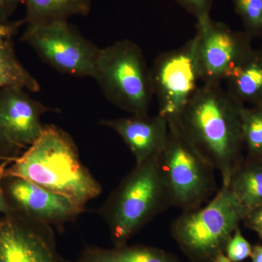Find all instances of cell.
<instances>
[{"instance_id": "2", "label": "cell", "mask_w": 262, "mask_h": 262, "mask_svg": "<svg viewBox=\"0 0 262 262\" xmlns=\"http://www.w3.org/2000/svg\"><path fill=\"white\" fill-rule=\"evenodd\" d=\"M5 177L28 180L66 196L84 210L102 191L81 161L70 134L54 125H44L37 140L10 163Z\"/></svg>"}, {"instance_id": "14", "label": "cell", "mask_w": 262, "mask_h": 262, "mask_svg": "<svg viewBox=\"0 0 262 262\" xmlns=\"http://www.w3.org/2000/svg\"><path fill=\"white\" fill-rule=\"evenodd\" d=\"M229 94L243 105L262 106V49L251 50L225 80Z\"/></svg>"}, {"instance_id": "7", "label": "cell", "mask_w": 262, "mask_h": 262, "mask_svg": "<svg viewBox=\"0 0 262 262\" xmlns=\"http://www.w3.org/2000/svg\"><path fill=\"white\" fill-rule=\"evenodd\" d=\"M21 40L58 72L92 78L101 48L86 39L68 20L27 25Z\"/></svg>"}, {"instance_id": "26", "label": "cell", "mask_w": 262, "mask_h": 262, "mask_svg": "<svg viewBox=\"0 0 262 262\" xmlns=\"http://www.w3.org/2000/svg\"><path fill=\"white\" fill-rule=\"evenodd\" d=\"M12 162L13 161H3L0 163V214L3 215L9 214L13 212L6 201L3 187V181L5 177V172Z\"/></svg>"}, {"instance_id": "8", "label": "cell", "mask_w": 262, "mask_h": 262, "mask_svg": "<svg viewBox=\"0 0 262 262\" xmlns=\"http://www.w3.org/2000/svg\"><path fill=\"white\" fill-rule=\"evenodd\" d=\"M150 72L153 94L159 106L158 115L168 123L178 122L201 81L195 36L182 47L162 53Z\"/></svg>"}, {"instance_id": "25", "label": "cell", "mask_w": 262, "mask_h": 262, "mask_svg": "<svg viewBox=\"0 0 262 262\" xmlns=\"http://www.w3.org/2000/svg\"><path fill=\"white\" fill-rule=\"evenodd\" d=\"M25 24L24 20L17 21H0V42L11 39L18 32L19 28Z\"/></svg>"}, {"instance_id": "20", "label": "cell", "mask_w": 262, "mask_h": 262, "mask_svg": "<svg viewBox=\"0 0 262 262\" xmlns=\"http://www.w3.org/2000/svg\"><path fill=\"white\" fill-rule=\"evenodd\" d=\"M242 20L244 32L252 39L262 38V0H232Z\"/></svg>"}, {"instance_id": "17", "label": "cell", "mask_w": 262, "mask_h": 262, "mask_svg": "<svg viewBox=\"0 0 262 262\" xmlns=\"http://www.w3.org/2000/svg\"><path fill=\"white\" fill-rule=\"evenodd\" d=\"M229 187L248 211L261 205V158L245 157L234 172Z\"/></svg>"}, {"instance_id": "6", "label": "cell", "mask_w": 262, "mask_h": 262, "mask_svg": "<svg viewBox=\"0 0 262 262\" xmlns=\"http://www.w3.org/2000/svg\"><path fill=\"white\" fill-rule=\"evenodd\" d=\"M160 167L172 206L183 211L201 207L216 191L215 169L204 159L177 122L168 123Z\"/></svg>"}, {"instance_id": "3", "label": "cell", "mask_w": 262, "mask_h": 262, "mask_svg": "<svg viewBox=\"0 0 262 262\" xmlns=\"http://www.w3.org/2000/svg\"><path fill=\"white\" fill-rule=\"evenodd\" d=\"M159 158L136 164L98 210L114 246L127 245L150 221L173 206Z\"/></svg>"}, {"instance_id": "10", "label": "cell", "mask_w": 262, "mask_h": 262, "mask_svg": "<svg viewBox=\"0 0 262 262\" xmlns=\"http://www.w3.org/2000/svg\"><path fill=\"white\" fill-rule=\"evenodd\" d=\"M0 262H72L62 257L51 226L12 212L0 218Z\"/></svg>"}, {"instance_id": "5", "label": "cell", "mask_w": 262, "mask_h": 262, "mask_svg": "<svg viewBox=\"0 0 262 262\" xmlns=\"http://www.w3.org/2000/svg\"><path fill=\"white\" fill-rule=\"evenodd\" d=\"M92 78L117 108L131 115H148L154 97L151 72L135 42L123 39L101 48Z\"/></svg>"}, {"instance_id": "4", "label": "cell", "mask_w": 262, "mask_h": 262, "mask_svg": "<svg viewBox=\"0 0 262 262\" xmlns=\"http://www.w3.org/2000/svg\"><path fill=\"white\" fill-rule=\"evenodd\" d=\"M247 212L229 186L222 185L206 206L183 211L170 231L191 261L214 262Z\"/></svg>"}, {"instance_id": "28", "label": "cell", "mask_w": 262, "mask_h": 262, "mask_svg": "<svg viewBox=\"0 0 262 262\" xmlns=\"http://www.w3.org/2000/svg\"><path fill=\"white\" fill-rule=\"evenodd\" d=\"M251 262H262V245L255 244L252 246L251 255Z\"/></svg>"}, {"instance_id": "24", "label": "cell", "mask_w": 262, "mask_h": 262, "mask_svg": "<svg viewBox=\"0 0 262 262\" xmlns=\"http://www.w3.org/2000/svg\"><path fill=\"white\" fill-rule=\"evenodd\" d=\"M20 149L15 147L8 140L0 129V160L3 161H13L18 158Z\"/></svg>"}, {"instance_id": "13", "label": "cell", "mask_w": 262, "mask_h": 262, "mask_svg": "<svg viewBox=\"0 0 262 262\" xmlns=\"http://www.w3.org/2000/svg\"><path fill=\"white\" fill-rule=\"evenodd\" d=\"M99 125L112 129L121 137L135 158L136 164L159 158L168 140V122L159 115L102 120Z\"/></svg>"}, {"instance_id": "19", "label": "cell", "mask_w": 262, "mask_h": 262, "mask_svg": "<svg viewBox=\"0 0 262 262\" xmlns=\"http://www.w3.org/2000/svg\"><path fill=\"white\" fill-rule=\"evenodd\" d=\"M241 128L248 156L262 158V106H244Z\"/></svg>"}, {"instance_id": "18", "label": "cell", "mask_w": 262, "mask_h": 262, "mask_svg": "<svg viewBox=\"0 0 262 262\" xmlns=\"http://www.w3.org/2000/svg\"><path fill=\"white\" fill-rule=\"evenodd\" d=\"M16 86L31 91H40V84L19 61L11 39L0 42V88Z\"/></svg>"}, {"instance_id": "12", "label": "cell", "mask_w": 262, "mask_h": 262, "mask_svg": "<svg viewBox=\"0 0 262 262\" xmlns=\"http://www.w3.org/2000/svg\"><path fill=\"white\" fill-rule=\"evenodd\" d=\"M27 91L16 86L0 88V129L20 150L27 149L40 136L42 115L58 112L34 99Z\"/></svg>"}, {"instance_id": "29", "label": "cell", "mask_w": 262, "mask_h": 262, "mask_svg": "<svg viewBox=\"0 0 262 262\" xmlns=\"http://www.w3.org/2000/svg\"><path fill=\"white\" fill-rule=\"evenodd\" d=\"M214 262H232L226 256L225 253H221V254L217 256V258H215Z\"/></svg>"}, {"instance_id": "15", "label": "cell", "mask_w": 262, "mask_h": 262, "mask_svg": "<svg viewBox=\"0 0 262 262\" xmlns=\"http://www.w3.org/2000/svg\"><path fill=\"white\" fill-rule=\"evenodd\" d=\"M72 262H180L177 256L160 248L151 246H114L103 248L88 246L80 257Z\"/></svg>"}, {"instance_id": "1", "label": "cell", "mask_w": 262, "mask_h": 262, "mask_svg": "<svg viewBox=\"0 0 262 262\" xmlns=\"http://www.w3.org/2000/svg\"><path fill=\"white\" fill-rule=\"evenodd\" d=\"M244 106L222 84L203 83L177 122L204 159L218 170L222 186H229L245 158Z\"/></svg>"}, {"instance_id": "27", "label": "cell", "mask_w": 262, "mask_h": 262, "mask_svg": "<svg viewBox=\"0 0 262 262\" xmlns=\"http://www.w3.org/2000/svg\"><path fill=\"white\" fill-rule=\"evenodd\" d=\"M23 3L24 0H0V21L9 20L19 5Z\"/></svg>"}, {"instance_id": "23", "label": "cell", "mask_w": 262, "mask_h": 262, "mask_svg": "<svg viewBox=\"0 0 262 262\" xmlns=\"http://www.w3.org/2000/svg\"><path fill=\"white\" fill-rule=\"evenodd\" d=\"M242 223L246 228L256 232L262 239V204L248 211Z\"/></svg>"}, {"instance_id": "9", "label": "cell", "mask_w": 262, "mask_h": 262, "mask_svg": "<svg viewBox=\"0 0 262 262\" xmlns=\"http://www.w3.org/2000/svg\"><path fill=\"white\" fill-rule=\"evenodd\" d=\"M196 59L203 83L222 84L253 49L252 38L211 16L196 20Z\"/></svg>"}, {"instance_id": "11", "label": "cell", "mask_w": 262, "mask_h": 262, "mask_svg": "<svg viewBox=\"0 0 262 262\" xmlns=\"http://www.w3.org/2000/svg\"><path fill=\"white\" fill-rule=\"evenodd\" d=\"M3 187L12 211L50 226H63L84 211L70 199L26 179L5 177Z\"/></svg>"}, {"instance_id": "32", "label": "cell", "mask_w": 262, "mask_h": 262, "mask_svg": "<svg viewBox=\"0 0 262 262\" xmlns=\"http://www.w3.org/2000/svg\"><path fill=\"white\" fill-rule=\"evenodd\" d=\"M261 159H262V158H261Z\"/></svg>"}, {"instance_id": "30", "label": "cell", "mask_w": 262, "mask_h": 262, "mask_svg": "<svg viewBox=\"0 0 262 262\" xmlns=\"http://www.w3.org/2000/svg\"><path fill=\"white\" fill-rule=\"evenodd\" d=\"M189 262H194V261H189Z\"/></svg>"}, {"instance_id": "21", "label": "cell", "mask_w": 262, "mask_h": 262, "mask_svg": "<svg viewBox=\"0 0 262 262\" xmlns=\"http://www.w3.org/2000/svg\"><path fill=\"white\" fill-rule=\"evenodd\" d=\"M252 246L243 235L239 227L234 231L225 250V254L232 262H243L251 257Z\"/></svg>"}, {"instance_id": "22", "label": "cell", "mask_w": 262, "mask_h": 262, "mask_svg": "<svg viewBox=\"0 0 262 262\" xmlns=\"http://www.w3.org/2000/svg\"><path fill=\"white\" fill-rule=\"evenodd\" d=\"M196 20L210 17L214 0H174Z\"/></svg>"}, {"instance_id": "31", "label": "cell", "mask_w": 262, "mask_h": 262, "mask_svg": "<svg viewBox=\"0 0 262 262\" xmlns=\"http://www.w3.org/2000/svg\"><path fill=\"white\" fill-rule=\"evenodd\" d=\"M261 49H262V47H261Z\"/></svg>"}, {"instance_id": "16", "label": "cell", "mask_w": 262, "mask_h": 262, "mask_svg": "<svg viewBox=\"0 0 262 262\" xmlns=\"http://www.w3.org/2000/svg\"><path fill=\"white\" fill-rule=\"evenodd\" d=\"M93 0H24L26 8L24 22L36 25L68 20L75 15L86 16L91 12Z\"/></svg>"}]
</instances>
